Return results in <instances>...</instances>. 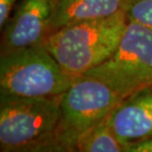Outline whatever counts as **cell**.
Returning <instances> with one entry per match:
<instances>
[{
    "label": "cell",
    "instance_id": "1",
    "mask_svg": "<svg viewBox=\"0 0 152 152\" xmlns=\"http://www.w3.org/2000/svg\"><path fill=\"white\" fill-rule=\"evenodd\" d=\"M61 96L0 95V151L57 152Z\"/></svg>",
    "mask_w": 152,
    "mask_h": 152
},
{
    "label": "cell",
    "instance_id": "2",
    "mask_svg": "<svg viewBox=\"0 0 152 152\" xmlns=\"http://www.w3.org/2000/svg\"><path fill=\"white\" fill-rule=\"evenodd\" d=\"M126 24V14L121 11L105 19L86 21L53 31L42 45L67 73L78 77L113 54Z\"/></svg>",
    "mask_w": 152,
    "mask_h": 152
},
{
    "label": "cell",
    "instance_id": "3",
    "mask_svg": "<svg viewBox=\"0 0 152 152\" xmlns=\"http://www.w3.org/2000/svg\"><path fill=\"white\" fill-rule=\"evenodd\" d=\"M75 78L61 67L44 45L13 51L0 58V95L59 96Z\"/></svg>",
    "mask_w": 152,
    "mask_h": 152
},
{
    "label": "cell",
    "instance_id": "4",
    "mask_svg": "<svg viewBox=\"0 0 152 152\" xmlns=\"http://www.w3.org/2000/svg\"><path fill=\"white\" fill-rule=\"evenodd\" d=\"M123 100L104 82L88 75L75 78L62 94L56 132L57 152H74L87 130L108 117Z\"/></svg>",
    "mask_w": 152,
    "mask_h": 152
},
{
    "label": "cell",
    "instance_id": "5",
    "mask_svg": "<svg viewBox=\"0 0 152 152\" xmlns=\"http://www.w3.org/2000/svg\"><path fill=\"white\" fill-rule=\"evenodd\" d=\"M85 75L104 82L121 97L152 84V29L127 21L113 54Z\"/></svg>",
    "mask_w": 152,
    "mask_h": 152
},
{
    "label": "cell",
    "instance_id": "6",
    "mask_svg": "<svg viewBox=\"0 0 152 152\" xmlns=\"http://www.w3.org/2000/svg\"><path fill=\"white\" fill-rule=\"evenodd\" d=\"M56 1L21 0L3 28L1 56L44 44Z\"/></svg>",
    "mask_w": 152,
    "mask_h": 152
},
{
    "label": "cell",
    "instance_id": "7",
    "mask_svg": "<svg viewBox=\"0 0 152 152\" xmlns=\"http://www.w3.org/2000/svg\"><path fill=\"white\" fill-rule=\"evenodd\" d=\"M107 120L126 144L152 136V84L124 97Z\"/></svg>",
    "mask_w": 152,
    "mask_h": 152
},
{
    "label": "cell",
    "instance_id": "8",
    "mask_svg": "<svg viewBox=\"0 0 152 152\" xmlns=\"http://www.w3.org/2000/svg\"><path fill=\"white\" fill-rule=\"evenodd\" d=\"M126 2V0H57L48 35L73 24L111 17L124 11Z\"/></svg>",
    "mask_w": 152,
    "mask_h": 152
},
{
    "label": "cell",
    "instance_id": "9",
    "mask_svg": "<svg viewBox=\"0 0 152 152\" xmlns=\"http://www.w3.org/2000/svg\"><path fill=\"white\" fill-rule=\"evenodd\" d=\"M127 144L115 134L108 123L102 120L81 135L76 152H126Z\"/></svg>",
    "mask_w": 152,
    "mask_h": 152
},
{
    "label": "cell",
    "instance_id": "10",
    "mask_svg": "<svg viewBox=\"0 0 152 152\" xmlns=\"http://www.w3.org/2000/svg\"><path fill=\"white\" fill-rule=\"evenodd\" d=\"M124 12L129 22L152 29V0H126Z\"/></svg>",
    "mask_w": 152,
    "mask_h": 152
},
{
    "label": "cell",
    "instance_id": "11",
    "mask_svg": "<svg viewBox=\"0 0 152 152\" xmlns=\"http://www.w3.org/2000/svg\"><path fill=\"white\" fill-rule=\"evenodd\" d=\"M16 2L17 0H0V27L1 29L4 28L8 19L10 18Z\"/></svg>",
    "mask_w": 152,
    "mask_h": 152
},
{
    "label": "cell",
    "instance_id": "12",
    "mask_svg": "<svg viewBox=\"0 0 152 152\" xmlns=\"http://www.w3.org/2000/svg\"><path fill=\"white\" fill-rule=\"evenodd\" d=\"M126 152H152V136L127 143Z\"/></svg>",
    "mask_w": 152,
    "mask_h": 152
}]
</instances>
